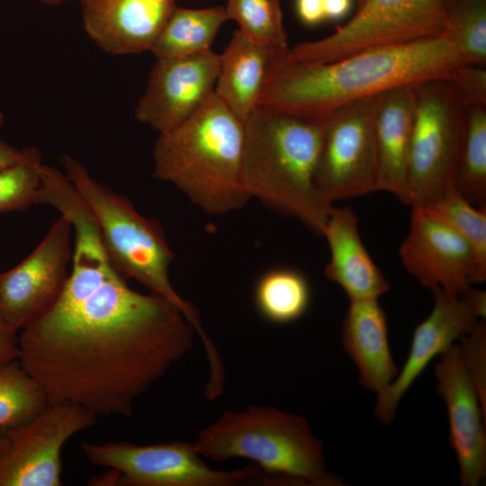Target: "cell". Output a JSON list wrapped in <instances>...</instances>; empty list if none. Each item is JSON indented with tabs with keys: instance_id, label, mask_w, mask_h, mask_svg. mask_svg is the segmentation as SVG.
<instances>
[{
	"instance_id": "44dd1931",
	"label": "cell",
	"mask_w": 486,
	"mask_h": 486,
	"mask_svg": "<svg viewBox=\"0 0 486 486\" xmlns=\"http://www.w3.org/2000/svg\"><path fill=\"white\" fill-rule=\"evenodd\" d=\"M279 50L234 32L220 54L214 94L241 121L259 106L271 62Z\"/></svg>"
},
{
	"instance_id": "8fae6325",
	"label": "cell",
	"mask_w": 486,
	"mask_h": 486,
	"mask_svg": "<svg viewBox=\"0 0 486 486\" xmlns=\"http://www.w3.org/2000/svg\"><path fill=\"white\" fill-rule=\"evenodd\" d=\"M97 415L78 405L49 403L20 422L0 427V486H60L61 451Z\"/></svg>"
},
{
	"instance_id": "d590c367",
	"label": "cell",
	"mask_w": 486,
	"mask_h": 486,
	"mask_svg": "<svg viewBox=\"0 0 486 486\" xmlns=\"http://www.w3.org/2000/svg\"><path fill=\"white\" fill-rule=\"evenodd\" d=\"M34 1L40 2L41 4H45L56 5V4H61L70 0H34Z\"/></svg>"
},
{
	"instance_id": "7a4b0ae2",
	"label": "cell",
	"mask_w": 486,
	"mask_h": 486,
	"mask_svg": "<svg viewBox=\"0 0 486 486\" xmlns=\"http://www.w3.org/2000/svg\"><path fill=\"white\" fill-rule=\"evenodd\" d=\"M275 53L259 106L322 122L335 110L392 88L448 78L462 65L446 37L375 48L329 62Z\"/></svg>"
},
{
	"instance_id": "7402d4cb",
	"label": "cell",
	"mask_w": 486,
	"mask_h": 486,
	"mask_svg": "<svg viewBox=\"0 0 486 486\" xmlns=\"http://www.w3.org/2000/svg\"><path fill=\"white\" fill-rule=\"evenodd\" d=\"M228 21L224 6L191 9L176 6L150 51L156 58L187 57L202 53L211 46Z\"/></svg>"
},
{
	"instance_id": "5b68a950",
	"label": "cell",
	"mask_w": 486,
	"mask_h": 486,
	"mask_svg": "<svg viewBox=\"0 0 486 486\" xmlns=\"http://www.w3.org/2000/svg\"><path fill=\"white\" fill-rule=\"evenodd\" d=\"M215 462L238 457L255 463L263 485L344 486L327 470L322 442L307 420L270 406L227 410L201 430L194 443Z\"/></svg>"
},
{
	"instance_id": "83f0119b",
	"label": "cell",
	"mask_w": 486,
	"mask_h": 486,
	"mask_svg": "<svg viewBox=\"0 0 486 486\" xmlns=\"http://www.w3.org/2000/svg\"><path fill=\"white\" fill-rule=\"evenodd\" d=\"M49 404L18 359L0 365V427L20 422Z\"/></svg>"
},
{
	"instance_id": "1f68e13d",
	"label": "cell",
	"mask_w": 486,
	"mask_h": 486,
	"mask_svg": "<svg viewBox=\"0 0 486 486\" xmlns=\"http://www.w3.org/2000/svg\"><path fill=\"white\" fill-rule=\"evenodd\" d=\"M295 12L302 23L316 26L326 21L324 0H294Z\"/></svg>"
},
{
	"instance_id": "d4e9b609",
	"label": "cell",
	"mask_w": 486,
	"mask_h": 486,
	"mask_svg": "<svg viewBox=\"0 0 486 486\" xmlns=\"http://www.w3.org/2000/svg\"><path fill=\"white\" fill-rule=\"evenodd\" d=\"M446 31L462 65L486 63V0H445Z\"/></svg>"
},
{
	"instance_id": "8d00e7d4",
	"label": "cell",
	"mask_w": 486,
	"mask_h": 486,
	"mask_svg": "<svg viewBox=\"0 0 486 486\" xmlns=\"http://www.w3.org/2000/svg\"><path fill=\"white\" fill-rule=\"evenodd\" d=\"M4 116L2 112H0V129L4 125Z\"/></svg>"
},
{
	"instance_id": "e575fe53",
	"label": "cell",
	"mask_w": 486,
	"mask_h": 486,
	"mask_svg": "<svg viewBox=\"0 0 486 486\" xmlns=\"http://www.w3.org/2000/svg\"><path fill=\"white\" fill-rule=\"evenodd\" d=\"M24 156V148L17 149L0 139V171L19 162Z\"/></svg>"
},
{
	"instance_id": "8992f818",
	"label": "cell",
	"mask_w": 486,
	"mask_h": 486,
	"mask_svg": "<svg viewBox=\"0 0 486 486\" xmlns=\"http://www.w3.org/2000/svg\"><path fill=\"white\" fill-rule=\"evenodd\" d=\"M60 163L92 211L103 245L115 268L127 279H135L151 293L176 306L202 339L210 370L220 369L222 360L202 327L197 309L180 296L171 283L169 267L175 256L161 223L144 217L127 197L97 182L76 158L62 155Z\"/></svg>"
},
{
	"instance_id": "ac0fdd59",
	"label": "cell",
	"mask_w": 486,
	"mask_h": 486,
	"mask_svg": "<svg viewBox=\"0 0 486 486\" xmlns=\"http://www.w3.org/2000/svg\"><path fill=\"white\" fill-rule=\"evenodd\" d=\"M321 235L330 253L324 274L345 291L350 301L378 300L390 289L362 241L358 219L350 206L332 205Z\"/></svg>"
},
{
	"instance_id": "2e32d148",
	"label": "cell",
	"mask_w": 486,
	"mask_h": 486,
	"mask_svg": "<svg viewBox=\"0 0 486 486\" xmlns=\"http://www.w3.org/2000/svg\"><path fill=\"white\" fill-rule=\"evenodd\" d=\"M435 374L447 410L449 446L457 458L460 482L478 486L486 477L485 411L459 343L440 355Z\"/></svg>"
},
{
	"instance_id": "ffe728a7",
	"label": "cell",
	"mask_w": 486,
	"mask_h": 486,
	"mask_svg": "<svg viewBox=\"0 0 486 486\" xmlns=\"http://www.w3.org/2000/svg\"><path fill=\"white\" fill-rule=\"evenodd\" d=\"M342 343L365 389L378 395L394 381L398 372L390 349L386 314L378 300L350 301Z\"/></svg>"
},
{
	"instance_id": "f546056e",
	"label": "cell",
	"mask_w": 486,
	"mask_h": 486,
	"mask_svg": "<svg viewBox=\"0 0 486 486\" xmlns=\"http://www.w3.org/2000/svg\"><path fill=\"white\" fill-rule=\"evenodd\" d=\"M464 361L478 392L482 407L486 410V324L478 321L475 327L459 338Z\"/></svg>"
},
{
	"instance_id": "4fadbf2b",
	"label": "cell",
	"mask_w": 486,
	"mask_h": 486,
	"mask_svg": "<svg viewBox=\"0 0 486 486\" xmlns=\"http://www.w3.org/2000/svg\"><path fill=\"white\" fill-rule=\"evenodd\" d=\"M434 307L414 329L409 356L394 381L380 394L374 408L384 425L394 418L398 405L430 361L470 332L486 315V292L470 286L463 295L436 288L431 291Z\"/></svg>"
},
{
	"instance_id": "f1b7e54d",
	"label": "cell",
	"mask_w": 486,
	"mask_h": 486,
	"mask_svg": "<svg viewBox=\"0 0 486 486\" xmlns=\"http://www.w3.org/2000/svg\"><path fill=\"white\" fill-rule=\"evenodd\" d=\"M41 166L40 150L29 147L24 148V156L19 162L0 171V214L36 205Z\"/></svg>"
},
{
	"instance_id": "5bb4252c",
	"label": "cell",
	"mask_w": 486,
	"mask_h": 486,
	"mask_svg": "<svg viewBox=\"0 0 486 486\" xmlns=\"http://www.w3.org/2000/svg\"><path fill=\"white\" fill-rule=\"evenodd\" d=\"M219 70L220 54L212 50L157 58L135 109L137 120L159 133L175 129L212 96Z\"/></svg>"
},
{
	"instance_id": "603a6c76",
	"label": "cell",
	"mask_w": 486,
	"mask_h": 486,
	"mask_svg": "<svg viewBox=\"0 0 486 486\" xmlns=\"http://www.w3.org/2000/svg\"><path fill=\"white\" fill-rule=\"evenodd\" d=\"M254 302L259 315L271 323L294 322L310 308V283L298 270L288 267L270 269L256 283Z\"/></svg>"
},
{
	"instance_id": "d6986e66",
	"label": "cell",
	"mask_w": 486,
	"mask_h": 486,
	"mask_svg": "<svg viewBox=\"0 0 486 486\" xmlns=\"http://www.w3.org/2000/svg\"><path fill=\"white\" fill-rule=\"evenodd\" d=\"M414 109V87L405 86L381 94L375 113L377 191L389 192L407 204L408 164Z\"/></svg>"
},
{
	"instance_id": "4316f807",
	"label": "cell",
	"mask_w": 486,
	"mask_h": 486,
	"mask_svg": "<svg viewBox=\"0 0 486 486\" xmlns=\"http://www.w3.org/2000/svg\"><path fill=\"white\" fill-rule=\"evenodd\" d=\"M228 20L247 37L275 50H287L280 0H227Z\"/></svg>"
},
{
	"instance_id": "ba28073f",
	"label": "cell",
	"mask_w": 486,
	"mask_h": 486,
	"mask_svg": "<svg viewBox=\"0 0 486 486\" xmlns=\"http://www.w3.org/2000/svg\"><path fill=\"white\" fill-rule=\"evenodd\" d=\"M445 0H356L344 25L288 50L294 60L329 62L366 50L444 37Z\"/></svg>"
},
{
	"instance_id": "9c48e42d",
	"label": "cell",
	"mask_w": 486,
	"mask_h": 486,
	"mask_svg": "<svg viewBox=\"0 0 486 486\" xmlns=\"http://www.w3.org/2000/svg\"><path fill=\"white\" fill-rule=\"evenodd\" d=\"M379 95L346 104L323 120L313 182L320 197L329 205L377 191Z\"/></svg>"
},
{
	"instance_id": "9a60e30c",
	"label": "cell",
	"mask_w": 486,
	"mask_h": 486,
	"mask_svg": "<svg viewBox=\"0 0 486 486\" xmlns=\"http://www.w3.org/2000/svg\"><path fill=\"white\" fill-rule=\"evenodd\" d=\"M411 207L410 230L399 250L404 267L430 291L441 288L461 296L475 271L470 245L430 210Z\"/></svg>"
},
{
	"instance_id": "4dcf8cb0",
	"label": "cell",
	"mask_w": 486,
	"mask_h": 486,
	"mask_svg": "<svg viewBox=\"0 0 486 486\" xmlns=\"http://www.w3.org/2000/svg\"><path fill=\"white\" fill-rule=\"evenodd\" d=\"M448 79L466 104H486V69L482 66L460 65Z\"/></svg>"
},
{
	"instance_id": "3957f363",
	"label": "cell",
	"mask_w": 486,
	"mask_h": 486,
	"mask_svg": "<svg viewBox=\"0 0 486 486\" xmlns=\"http://www.w3.org/2000/svg\"><path fill=\"white\" fill-rule=\"evenodd\" d=\"M244 124L215 94L175 129L159 133L153 176L180 190L209 215L243 208Z\"/></svg>"
},
{
	"instance_id": "6da1fadb",
	"label": "cell",
	"mask_w": 486,
	"mask_h": 486,
	"mask_svg": "<svg viewBox=\"0 0 486 486\" xmlns=\"http://www.w3.org/2000/svg\"><path fill=\"white\" fill-rule=\"evenodd\" d=\"M194 328L164 298L134 291L94 233L74 241L55 303L21 330L19 362L49 403L130 417L136 400L194 347Z\"/></svg>"
},
{
	"instance_id": "836d02e7",
	"label": "cell",
	"mask_w": 486,
	"mask_h": 486,
	"mask_svg": "<svg viewBox=\"0 0 486 486\" xmlns=\"http://www.w3.org/2000/svg\"><path fill=\"white\" fill-rule=\"evenodd\" d=\"M353 0H324L326 21H338L345 18L352 9Z\"/></svg>"
},
{
	"instance_id": "52a82bcc",
	"label": "cell",
	"mask_w": 486,
	"mask_h": 486,
	"mask_svg": "<svg viewBox=\"0 0 486 486\" xmlns=\"http://www.w3.org/2000/svg\"><path fill=\"white\" fill-rule=\"evenodd\" d=\"M408 204L426 207L454 186L466 104L448 78L413 86Z\"/></svg>"
},
{
	"instance_id": "cb8c5ba5",
	"label": "cell",
	"mask_w": 486,
	"mask_h": 486,
	"mask_svg": "<svg viewBox=\"0 0 486 486\" xmlns=\"http://www.w3.org/2000/svg\"><path fill=\"white\" fill-rule=\"evenodd\" d=\"M454 187L471 204L486 207V104L466 105Z\"/></svg>"
},
{
	"instance_id": "e0dca14e",
	"label": "cell",
	"mask_w": 486,
	"mask_h": 486,
	"mask_svg": "<svg viewBox=\"0 0 486 486\" xmlns=\"http://www.w3.org/2000/svg\"><path fill=\"white\" fill-rule=\"evenodd\" d=\"M176 6V0H80L86 34L113 55L150 50Z\"/></svg>"
},
{
	"instance_id": "30bf717a",
	"label": "cell",
	"mask_w": 486,
	"mask_h": 486,
	"mask_svg": "<svg viewBox=\"0 0 486 486\" xmlns=\"http://www.w3.org/2000/svg\"><path fill=\"white\" fill-rule=\"evenodd\" d=\"M80 447L91 464L117 471L120 486H238L260 481L261 470L254 464L234 471L210 468L188 442H82Z\"/></svg>"
},
{
	"instance_id": "7c38bea8",
	"label": "cell",
	"mask_w": 486,
	"mask_h": 486,
	"mask_svg": "<svg viewBox=\"0 0 486 486\" xmlns=\"http://www.w3.org/2000/svg\"><path fill=\"white\" fill-rule=\"evenodd\" d=\"M71 234L70 221L60 215L29 256L0 273V319L11 331L24 328L58 300L69 274Z\"/></svg>"
},
{
	"instance_id": "d6a6232c",
	"label": "cell",
	"mask_w": 486,
	"mask_h": 486,
	"mask_svg": "<svg viewBox=\"0 0 486 486\" xmlns=\"http://www.w3.org/2000/svg\"><path fill=\"white\" fill-rule=\"evenodd\" d=\"M16 333L11 331L0 319V365L19 358Z\"/></svg>"
},
{
	"instance_id": "484cf974",
	"label": "cell",
	"mask_w": 486,
	"mask_h": 486,
	"mask_svg": "<svg viewBox=\"0 0 486 486\" xmlns=\"http://www.w3.org/2000/svg\"><path fill=\"white\" fill-rule=\"evenodd\" d=\"M425 208L447 222L467 241L475 260L472 284L484 282L486 279V207H474L452 186L439 199Z\"/></svg>"
},
{
	"instance_id": "277c9868",
	"label": "cell",
	"mask_w": 486,
	"mask_h": 486,
	"mask_svg": "<svg viewBox=\"0 0 486 486\" xmlns=\"http://www.w3.org/2000/svg\"><path fill=\"white\" fill-rule=\"evenodd\" d=\"M243 124V181L250 197L321 235L332 207L313 182L323 121L258 106Z\"/></svg>"
}]
</instances>
